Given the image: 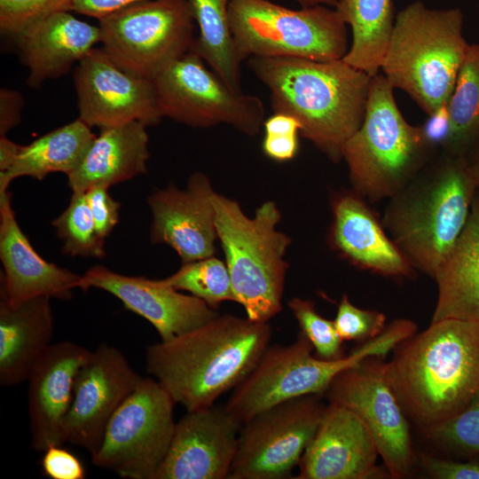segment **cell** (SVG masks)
I'll list each match as a JSON object with an SVG mask.
<instances>
[{
  "instance_id": "cell-1",
  "label": "cell",
  "mask_w": 479,
  "mask_h": 479,
  "mask_svg": "<svg viewBox=\"0 0 479 479\" xmlns=\"http://www.w3.org/2000/svg\"><path fill=\"white\" fill-rule=\"evenodd\" d=\"M385 377L408 420L420 432L460 412L479 393V324L431 322L401 342Z\"/></svg>"
},
{
  "instance_id": "cell-2",
  "label": "cell",
  "mask_w": 479,
  "mask_h": 479,
  "mask_svg": "<svg viewBox=\"0 0 479 479\" xmlns=\"http://www.w3.org/2000/svg\"><path fill=\"white\" fill-rule=\"evenodd\" d=\"M269 322L230 314L148 346L145 369L187 412L214 405L255 367L269 347Z\"/></svg>"
},
{
  "instance_id": "cell-3",
  "label": "cell",
  "mask_w": 479,
  "mask_h": 479,
  "mask_svg": "<svg viewBox=\"0 0 479 479\" xmlns=\"http://www.w3.org/2000/svg\"><path fill=\"white\" fill-rule=\"evenodd\" d=\"M248 67L269 90L274 113L295 117L303 137L333 162L342 161L363 121L373 76L343 59L252 57Z\"/></svg>"
},
{
  "instance_id": "cell-4",
  "label": "cell",
  "mask_w": 479,
  "mask_h": 479,
  "mask_svg": "<svg viewBox=\"0 0 479 479\" xmlns=\"http://www.w3.org/2000/svg\"><path fill=\"white\" fill-rule=\"evenodd\" d=\"M478 190L466 157L443 153L389 199L381 222L416 271L434 277L462 232Z\"/></svg>"
},
{
  "instance_id": "cell-5",
  "label": "cell",
  "mask_w": 479,
  "mask_h": 479,
  "mask_svg": "<svg viewBox=\"0 0 479 479\" xmlns=\"http://www.w3.org/2000/svg\"><path fill=\"white\" fill-rule=\"evenodd\" d=\"M463 22L460 9H432L421 1L395 17L381 70L428 115L447 105L453 91L469 45Z\"/></svg>"
},
{
  "instance_id": "cell-6",
  "label": "cell",
  "mask_w": 479,
  "mask_h": 479,
  "mask_svg": "<svg viewBox=\"0 0 479 479\" xmlns=\"http://www.w3.org/2000/svg\"><path fill=\"white\" fill-rule=\"evenodd\" d=\"M435 150L421 127L402 115L386 77L373 75L363 121L342 150L352 190L371 202L389 200L433 160Z\"/></svg>"
},
{
  "instance_id": "cell-7",
  "label": "cell",
  "mask_w": 479,
  "mask_h": 479,
  "mask_svg": "<svg viewBox=\"0 0 479 479\" xmlns=\"http://www.w3.org/2000/svg\"><path fill=\"white\" fill-rule=\"evenodd\" d=\"M416 332L413 321L395 319L380 335L359 343L336 360L318 357L310 342L300 332L289 345L269 346L252 372L233 389L224 407L243 423L285 401L308 395L322 396L342 371L367 357L384 358Z\"/></svg>"
},
{
  "instance_id": "cell-8",
  "label": "cell",
  "mask_w": 479,
  "mask_h": 479,
  "mask_svg": "<svg viewBox=\"0 0 479 479\" xmlns=\"http://www.w3.org/2000/svg\"><path fill=\"white\" fill-rule=\"evenodd\" d=\"M212 200L236 302L248 319L269 322L282 310L289 267L285 255L292 240L277 229L281 212L275 201L268 200L250 217L224 195L215 192Z\"/></svg>"
},
{
  "instance_id": "cell-9",
  "label": "cell",
  "mask_w": 479,
  "mask_h": 479,
  "mask_svg": "<svg viewBox=\"0 0 479 479\" xmlns=\"http://www.w3.org/2000/svg\"><path fill=\"white\" fill-rule=\"evenodd\" d=\"M229 22L238 53L247 58L342 59L348 26L334 7L290 9L270 0H232Z\"/></svg>"
},
{
  "instance_id": "cell-10",
  "label": "cell",
  "mask_w": 479,
  "mask_h": 479,
  "mask_svg": "<svg viewBox=\"0 0 479 479\" xmlns=\"http://www.w3.org/2000/svg\"><path fill=\"white\" fill-rule=\"evenodd\" d=\"M100 43L122 68L153 80L190 51L195 22L186 0H145L98 20Z\"/></svg>"
},
{
  "instance_id": "cell-11",
  "label": "cell",
  "mask_w": 479,
  "mask_h": 479,
  "mask_svg": "<svg viewBox=\"0 0 479 479\" xmlns=\"http://www.w3.org/2000/svg\"><path fill=\"white\" fill-rule=\"evenodd\" d=\"M175 404L155 379L143 377L109 420L92 464L125 479H154L173 437Z\"/></svg>"
},
{
  "instance_id": "cell-12",
  "label": "cell",
  "mask_w": 479,
  "mask_h": 479,
  "mask_svg": "<svg viewBox=\"0 0 479 479\" xmlns=\"http://www.w3.org/2000/svg\"><path fill=\"white\" fill-rule=\"evenodd\" d=\"M153 82L163 117L187 126L227 124L255 136L265 120L258 97L232 90L192 50L161 71Z\"/></svg>"
},
{
  "instance_id": "cell-13",
  "label": "cell",
  "mask_w": 479,
  "mask_h": 479,
  "mask_svg": "<svg viewBox=\"0 0 479 479\" xmlns=\"http://www.w3.org/2000/svg\"><path fill=\"white\" fill-rule=\"evenodd\" d=\"M383 357H371L338 373L325 396L361 420L372 436L389 477L412 476L419 467L411 431L384 373Z\"/></svg>"
},
{
  "instance_id": "cell-14",
  "label": "cell",
  "mask_w": 479,
  "mask_h": 479,
  "mask_svg": "<svg viewBox=\"0 0 479 479\" xmlns=\"http://www.w3.org/2000/svg\"><path fill=\"white\" fill-rule=\"evenodd\" d=\"M308 395L274 405L242 423L228 479L290 477L312 440L326 408Z\"/></svg>"
},
{
  "instance_id": "cell-15",
  "label": "cell",
  "mask_w": 479,
  "mask_h": 479,
  "mask_svg": "<svg viewBox=\"0 0 479 479\" xmlns=\"http://www.w3.org/2000/svg\"><path fill=\"white\" fill-rule=\"evenodd\" d=\"M79 119L99 129L140 122L153 126L163 115L153 80L118 66L95 47L75 66L73 75Z\"/></svg>"
},
{
  "instance_id": "cell-16",
  "label": "cell",
  "mask_w": 479,
  "mask_h": 479,
  "mask_svg": "<svg viewBox=\"0 0 479 479\" xmlns=\"http://www.w3.org/2000/svg\"><path fill=\"white\" fill-rule=\"evenodd\" d=\"M142 379L121 350L101 343L75 375L63 424L64 442L93 455L112 416Z\"/></svg>"
},
{
  "instance_id": "cell-17",
  "label": "cell",
  "mask_w": 479,
  "mask_h": 479,
  "mask_svg": "<svg viewBox=\"0 0 479 479\" xmlns=\"http://www.w3.org/2000/svg\"><path fill=\"white\" fill-rule=\"evenodd\" d=\"M242 423L224 406L187 412L177 422L154 479H224L234 460Z\"/></svg>"
},
{
  "instance_id": "cell-18",
  "label": "cell",
  "mask_w": 479,
  "mask_h": 479,
  "mask_svg": "<svg viewBox=\"0 0 479 479\" xmlns=\"http://www.w3.org/2000/svg\"><path fill=\"white\" fill-rule=\"evenodd\" d=\"M215 192L210 179L201 172L193 173L184 190L173 184L155 190L147 198L153 216L152 242L169 245L182 263L214 256Z\"/></svg>"
},
{
  "instance_id": "cell-19",
  "label": "cell",
  "mask_w": 479,
  "mask_h": 479,
  "mask_svg": "<svg viewBox=\"0 0 479 479\" xmlns=\"http://www.w3.org/2000/svg\"><path fill=\"white\" fill-rule=\"evenodd\" d=\"M98 288L118 298L124 307L149 321L161 341H169L190 332L217 317L216 310L202 300L180 293L161 279L127 276L103 265L82 275L79 288Z\"/></svg>"
},
{
  "instance_id": "cell-20",
  "label": "cell",
  "mask_w": 479,
  "mask_h": 479,
  "mask_svg": "<svg viewBox=\"0 0 479 479\" xmlns=\"http://www.w3.org/2000/svg\"><path fill=\"white\" fill-rule=\"evenodd\" d=\"M376 444L349 409L326 405L316 433L298 465L297 479H374L389 477L377 465Z\"/></svg>"
},
{
  "instance_id": "cell-21",
  "label": "cell",
  "mask_w": 479,
  "mask_h": 479,
  "mask_svg": "<svg viewBox=\"0 0 479 479\" xmlns=\"http://www.w3.org/2000/svg\"><path fill=\"white\" fill-rule=\"evenodd\" d=\"M330 247L353 266L391 279H413L417 271L385 230L365 199L351 191L331 200Z\"/></svg>"
},
{
  "instance_id": "cell-22",
  "label": "cell",
  "mask_w": 479,
  "mask_h": 479,
  "mask_svg": "<svg viewBox=\"0 0 479 479\" xmlns=\"http://www.w3.org/2000/svg\"><path fill=\"white\" fill-rule=\"evenodd\" d=\"M91 350L69 341L51 343L32 368L27 381L31 447L44 452L62 445L63 424L80 367Z\"/></svg>"
},
{
  "instance_id": "cell-23",
  "label": "cell",
  "mask_w": 479,
  "mask_h": 479,
  "mask_svg": "<svg viewBox=\"0 0 479 479\" xmlns=\"http://www.w3.org/2000/svg\"><path fill=\"white\" fill-rule=\"evenodd\" d=\"M11 193L0 198V297L17 305L39 296L69 300L82 276L44 260L21 231Z\"/></svg>"
},
{
  "instance_id": "cell-24",
  "label": "cell",
  "mask_w": 479,
  "mask_h": 479,
  "mask_svg": "<svg viewBox=\"0 0 479 479\" xmlns=\"http://www.w3.org/2000/svg\"><path fill=\"white\" fill-rule=\"evenodd\" d=\"M15 38L28 68L27 83L38 88L69 72L100 43V29L65 11L32 23Z\"/></svg>"
},
{
  "instance_id": "cell-25",
  "label": "cell",
  "mask_w": 479,
  "mask_h": 479,
  "mask_svg": "<svg viewBox=\"0 0 479 479\" xmlns=\"http://www.w3.org/2000/svg\"><path fill=\"white\" fill-rule=\"evenodd\" d=\"M54 319L51 297L39 296L17 305L0 297V385L27 381L51 344Z\"/></svg>"
},
{
  "instance_id": "cell-26",
  "label": "cell",
  "mask_w": 479,
  "mask_h": 479,
  "mask_svg": "<svg viewBox=\"0 0 479 479\" xmlns=\"http://www.w3.org/2000/svg\"><path fill=\"white\" fill-rule=\"evenodd\" d=\"M146 127L131 122L100 129L78 167L67 176L72 192H85L98 185L110 187L145 173L149 159Z\"/></svg>"
},
{
  "instance_id": "cell-27",
  "label": "cell",
  "mask_w": 479,
  "mask_h": 479,
  "mask_svg": "<svg viewBox=\"0 0 479 479\" xmlns=\"http://www.w3.org/2000/svg\"><path fill=\"white\" fill-rule=\"evenodd\" d=\"M433 279L437 300L431 322L459 319L479 324V190L462 232Z\"/></svg>"
},
{
  "instance_id": "cell-28",
  "label": "cell",
  "mask_w": 479,
  "mask_h": 479,
  "mask_svg": "<svg viewBox=\"0 0 479 479\" xmlns=\"http://www.w3.org/2000/svg\"><path fill=\"white\" fill-rule=\"evenodd\" d=\"M96 136L91 127L77 118L27 145H21L14 164L0 173V198L8 193L12 180L30 177L42 180L50 173L69 176L80 164Z\"/></svg>"
},
{
  "instance_id": "cell-29",
  "label": "cell",
  "mask_w": 479,
  "mask_h": 479,
  "mask_svg": "<svg viewBox=\"0 0 479 479\" xmlns=\"http://www.w3.org/2000/svg\"><path fill=\"white\" fill-rule=\"evenodd\" d=\"M336 11L351 30V42L342 59L371 76L379 73L392 33V0H342Z\"/></svg>"
},
{
  "instance_id": "cell-30",
  "label": "cell",
  "mask_w": 479,
  "mask_h": 479,
  "mask_svg": "<svg viewBox=\"0 0 479 479\" xmlns=\"http://www.w3.org/2000/svg\"><path fill=\"white\" fill-rule=\"evenodd\" d=\"M198 29L192 51L232 90H241L240 59L229 22L232 0H186Z\"/></svg>"
},
{
  "instance_id": "cell-31",
  "label": "cell",
  "mask_w": 479,
  "mask_h": 479,
  "mask_svg": "<svg viewBox=\"0 0 479 479\" xmlns=\"http://www.w3.org/2000/svg\"><path fill=\"white\" fill-rule=\"evenodd\" d=\"M447 107L451 130L443 153L466 157L479 139V43L468 45Z\"/></svg>"
},
{
  "instance_id": "cell-32",
  "label": "cell",
  "mask_w": 479,
  "mask_h": 479,
  "mask_svg": "<svg viewBox=\"0 0 479 479\" xmlns=\"http://www.w3.org/2000/svg\"><path fill=\"white\" fill-rule=\"evenodd\" d=\"M178 291H187L216 310L221 302H236L226 263L210 256L182 263L172 275L161 279Z\"/></svg>"
},
{
  "instance_id": "cell-33",
  "label": "cell",
  "mask_w": 479,
  "mask_h": 479,
  "mask_svg": "<svg viewBox=\"0 0 479 479\" xmlns=\"http://www.w3.org/2000/svg\"><path fill=\"white\" fill-rule=\"evenodd\" d=\"M51 224L63 242L65 255L93 257L106 255L105 240L97 232L85 192H73L68 207Z\"/></svg>"
},
{
  "instance_id": "cell-34",
  "label": "cell",
  "mask_w": 479,
  "mask_h": 479,
  "mask_svg": "<svg viewBox=\"0 0 479 479\" xmlns=\"http://www.w3.org/2000/svg\"><path fill=\"white\" fill-rule=\"evenodd\" d=\"M420 433L448 458L479 457V393L460 412Z\"/></svg>"
},
{
  "instance_id": "cell-35",
  "label": "cell",
  "mask_w": 479,
  "mask_h": 479,
  "mask_svg": "<svg viewBox=\"0 0 479 479\" xmlns=\"http://www.w3.org/2000/svg\"><path fill=\"white\" fill-rule=\"evenodd\" d=\"M288 306L318 357L336 360L345 356L343 341L336 331L334 320L322 317L312 301L294 297L288 302Z\"/></svg>"
},
{
  "instance_id": "cell-36",
  "label": "cell",
  "mask_w": 479,
  "mask_h": 479,
  "mask_svg": "<svg viewBox=\"0 0 479 479\" xmlns=\"http://www.w3.org/2000/svg\"><path fill=\"white\" fill-rule=\"evenodd\" d=\"M75 0H0L2 33L18 35L32 23L58 12H73Z\"/></svg>"
},
{
  "instance_id": "cell-37",
  "label": "cell",
  "mask_w": 479,
  "mask_h": 479,
  "mask_svg": "<svg viewBox=\"0 0 479 479\" xmlns=\"http://www.w3.org/2000/svg\"><path fill=\"white\" fill-rule=\"evenodd\" d=\"M334 323L341 339L358 343L380 335L386 327V316L375 310L360 309L355 306L347 294L338 304Z\"/></svg>"
},
{
  "instance_id": "cell-38",
  "label": "cell",
  "mask_w": 479,
  "mask_h": 479,
  "mask_svg": "<svg viewBox=\"0 0 479 479\" xmlns=\"http://www.w3.org/2000/svg\"><path fill=\"white\" fill-rule=\"evenodd\" d=\"M419 467L433 479H479V457L452 459L420 452Z\"/></svg>"
},
{
  "instance_id": "cell-39",
  "label": "cell",
  "mask_w": 479,
  "mask_h": 479,
  "mask_svg": "<svg viewBox=\"0 0 479 479\" xmlns=\"http://www.w3.org/2000/svg\"><path fill=\"white\" fill-rule=\"evenodd\" d=\"M108 188L98 185L85 192L97 232L104 240L118 224L121 206L108 193Z\"/></svg>"
},
{
  "instance_id": "cell-40",
  "label": "cell",
  "mask_w": 479,
  "mask_h": 479,
  "mask_svg": "<svg viewBox=\"0 0 479 479\" xmlns=\"http://www.w3.org/2000/svg\"><path fill=\"white\" fill-rule=\"evenodd\" d=\"M42 469L51 479H83L82 462L72 452L59 446H51L43 452Z\"/></svg>"
},
{
  "instance_id": "cell-41",
  "label": "cell",
  "mask_w": 479,
  "mask_h": 479,
  "mask_svg": "<svg viewBox=\"0 0 479 479\" xmlns=\"http://www.w3.org/2000/svg\"><path fill=\"white\" fill-rule=\"evenodd\" d=\"M25 106L22 94L15 90L1 88L0 90V136L16 127L21 119V112Z\"/></svg>"
},
{
  "instance_id": "cell-42",
  "label": "cell",
  "mask_w": 479,
  "mask_h": 479,
  "mask_svg": "<svg viewBox=\"0 0 479 479\" xmlns=\"http://www.w3.org/2000/svg\"><path fill=\"white\" fill-rule=\"evenodd\" d=\"M426 140L435 148L443 147L451 130V121L447 105H444L428 115L420 126Z\"/></svg>"
},
{
  "instance_id": "cell-43",
  "label": "cell",
  "mask_w": 479,
  "mask_h": 479,
  "mask_svg": "<svg viewBox=\"0 0 479 479\" xmlns=\"http://www.w3.org/2000/svg\"><path fill=\"white\" fill-rule=\"evenodd\" d=\"M299 148L298 135H264L263 153L276 161L292 160Z\"/></svg>"
},
{
  "instance_id": "cell-44",
  "label": "cell",
  "mask_w": 479,
  "mask_h": 479,
  "mask_svg": "<svg viewBox=\"0 0 479 479\" xmlns=\"http://www.w3.org/2000/svg\"><path fill=\"white\" fill-rule=\"evenodd\" d=\"M145 0H75L73 12L101 19L117 10Z\"/></svg>"
},
{
  "instance_id": "cell-45",
  "label": "cell",
  "mask_w": 479,
  "mask_h": 479,
  "mask_svg": "<svg viewBox=\"0 0 479 479\" xmlns=\"http://www.w3.org/2000/svg\"><path fill=\"white\" fill-rule=\"evenodd\" d=\"M263 128L265 135H298L302 125L289 114L274 113L264 120Z\"/></svg>"
},
{
  "instance_id": "cell-46",
  "label": "cell",
  "mask_w": 479,
  "mask_h": 479,
  "mask_svg": "<svg viewBox=\"0 0 479 479\" xmlns=\"http://www.w3.org/2000/svg\"><path fill=\"white\" fill-rule=\"evenodd\" d=\"M21 145L0 136V173L6 172L14 164Z\"/></svg>"
},
{
  "instance_id": "cell-47",
  "label": "cell",
  "mask_w": 479,
  "mask_h": 479,
  "mask_svg": "<svg viewBox=\"0 0 479 479\" xmlns=\"http://www.w3.org/2000/svg\"><path fill=\"white\" fill-rule=\"evenodd\" d=\"M466 160L479 189V139L466 155Z\"/></svg>"
},
{
  "instance_id": "cell-48",
  "label": "cell",
  "mask_w": 479,
  "mask_h": 479,
  "mask_svg": "<svg viewBox=\"0 0 479 479\" xmlns=\"http://www.w3.org/2000/svg\"><path fill=\"white\" fill-rule=\"evenodd\" d=\"M302 6L326 5L335 7L342 0H294Z\"/></svg>"
}]
</instances>
